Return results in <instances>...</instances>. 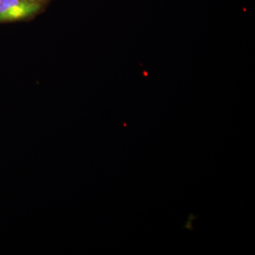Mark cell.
<instances>
[{"mask_svg":"<svg viewBox=\"0 0 255 255\" xmlns=\"http://www.w3.org/2000/svg\"><path fill=\"white\" fill-rule=\"evenodd\" d=\"M44 4L25 0H0V23L14 22L34 17Z\"/></svg>","mask_w":255,"mask_h":255,"instance_id":"cell-1","label":"cell"},{"mask_svg":"<svg viewBox=\"0 0 255 255\" xmlns=\"http://www.w3.org/2000/svg\"><path fill=\"white\" fill-rule=\"evenodd\" d=\"M25 1H31V2L41 3L44 4L48 0H25Z\"/></svg>","mask_w":255,"mask_h":255,"instance_id":"cell-2","label":"cell"}]
</instances>
